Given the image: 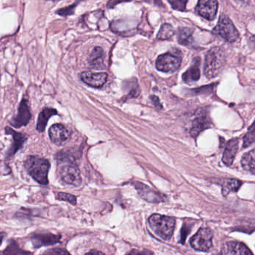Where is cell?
Listing matches in <instances>:
<instances>
[{
  "instance_id": "cell-24",
  "label": "cell",
  "mask_w": 255,
  "mask_h": 255,
  "mask_svg": "<svg viewBox=\"0 0 255 255\" xmlns=\"http://www.w3.org/2000/svg\"><path fill=\"white\" fill-rule=\"evenodd\" d=\"M175 34V30L170 24H163L159 30L157 37L159 40H167L171 38Z\"/></svg>"
},
{
  "instance_id": "cell-3",
  "label": "cell",
  "mask_w": 255,
  "mask_h": 255,
  "mask_svg": "<svg viewBox=\"0 0 255 255\" xmlns=\"http://www.w3.org/2000/svg\"><path fill=\"white\" fill-rule=\"evenodd\" d=\"M226 64L224 51L220 47L210 49L205 56L204 73L208 79H212L220 74Z\"/></svg>"
},
{
  "instance_id": "cell-11",
  "label": "cell",
  "mask_w": 255,
  "mask_h": 255,
  "mask_svg": "<svg viewBox=\"0 0 255 255\" xmlns=\"http://www.w3.org/2000/svg\"><path fill=\"white\" fill-rule=\"evenodd\" d=\"M49 137L51 141L57 145L65 144L70 138V131L61 124L52 125L49 129Z\"/></svg>"
},
{
  "instance_id": "cell-27",
  "label": "cell",
  "mask_w": 255,
  "mask_h": 255,
  "mask_svg": "<svg viewBox=\"0 0 255 255\" xmlns=\"http://www.w3.org/2000/svg\"><path fill=\"white\" fill-rule=\"evenodd\" d=\"M58 200L64 201V202H69L73 205H76V197L68 193H60L58 195Z\"/></svg>"
},
{
  "instance_id": "cell-33",
  "label": "cell",
  "mask_w": 255,
  "mask_h": 255,
  "mask_svg": "<svg viewBox=\"0 0 255 255\" xmlns=\"http://www.w3.org/2000/svg\"><path fill=\"white\" fill-rule=\"evenodd\" d=\"M240 1H247V0H240Z\"/></svg>"
},
{
  "instance_id": "cell-7",
  "label": "cell",
  "mask_w": 255,
  "mask_h": 255,
  "mask_svg": "<svg viewBox=\"0 0 255 255\" xmlns=\"http://www.w3.org/2000/svg\"><path fill=\"white\" fill-rule=\"evenodd\" d=\"M181 59L179 56L170 53L159 55L156 61V67L160 71L170 73L178 70L181 65Z\"/></svg>"
},
{
  "instance_id": "cell-6",
  "label": "cell",
  "mask_w": 255,
  "mask_h": 255,
  "mask_svg": "<svg viewBox=\"0 0 255 255\" xmlns=\"http://www.w3.org/2000/svg\"><path fill=\"white\" fill-rule=\"evenodd\" d=\"M213 237L214 235L211 229L206 228L199 229L190 240V245L197 251H209L213 247Z\"/></svg>"
},
{
  "instance_id": "cell-28",
  "label": "cell",
  "mask_w": 255,
  "mask_h": 255,
  "mask_svg": "<svg viewBox=\"0 0 255 255\" xmlns=\"http://www.w3.org/2000/svg\"><path fill=\"white\" fill-rule=\"evenodd\" d=\"M76 4H72L68 7H64V8L59 9L57 10L56 13L61 15V16H68V15L73 14L74 13V9L76 8Z\"/></svg>"
},
{
  "instance_id": "cell-1",
  "label": "cell",
  "mask_w": 255,
  "mask_h": 255,
  "mask_svg": "<svg viewBox=\"0 0 255 255\" xmlns=\"http://www.w3.org/2000/svg\"><path fill=\"white\" fill-rule=\"evenodd\" d=\"M59 169L60 178L63 182L69 185L79 187L82 184V177L79 168L70 160V156L65 153H59L57 156Z\"/></svg>"
},
{
  "instance_id": "cell-12",
  "label": "cell",
  "mask_w": 255,
  "mask_h": 255,
  "mask_svg": "<svg viewBox=\"0 0 255 255\" xmlns=\"http://www.w3.org/2000/svg\"><path fill=\"white\" fill-rule=\"evenodd\" d=\"M81 78L85 83L93 88H101L107 82L108 75L106 73L86 71L82 73Z\"/></svg>"
},
{
  "instance_id": "cell-16",
  "label": "cell",
  "mask_w": 255,
  "mask_h": 255,
  "mask_svg": "<svg viewBox=\"0 0 255 255\" xmlns=\"http://www.w3.org/2000/svg\"><path fill=\"white\" fill-rule=\"evenodd\" d=\"M239 140L237 139H232L228 142L223 154V162L226 166H230L233 163L238 151Z\"/></svg>"
},
{
  "instance_id": "cell-8",
  "label": "cell",
  "mask_w": 255,
  "mask_h": 255,
  "mask_svg": "<svg viewBox=\"0 0 255 255\" xmlns=\"http://www.w3.org/2000/svg\"><path fill=\"white\" fill-rule=\"evenodd\" d=\"M31 119V109L28 105V100L23 98L19 103L17 115L12 118L10 121V125L16 128H19L22 126H26Z\"/></svg>"
},
{
  "instance_id": "cell-29",
  "label": "cell",
  "mask_w": 255,
  "mask_h": 255,
  "mask_svg": "<svg viewBox=\"0 0 255 255\" xmlns=\"http://www.w3.org/2000/svg\"><path fill=\"white\" fill-rule=\"evenodd\" d=\"M47 253V254H68V253H67V252L64 251V250H53V251L48 252V253Z\"/></svg>"
},
{
  "instance_id": "cell-32",
  "label": "cell",
  "mask_w": 255,
  "mask_h": 255,
  "mask_svg": "<svg viewBox=\"0 0 255 255\" xmlns=\"http://www.w3.org/2000/svg\"><path fill=\"white\" fill-rule=\"evenodd\" d=\"M88 254L94 255V254H103V253H100V252H91V253H88Z\"/></svg>"
},
{
  "instance_id": "cell-23",
  "label": "cell",
  "mask_w": 255,
  "mask_h": 255,
  "mask_svg": "<svg viewBox=\"0 0 255 255\" xmlns=\"http://www.w3.org/2000/svg\"><path fill=\"white\" fill-rule=\"evenodd\" d=\"M242 186V182L236 179H227L223 185V194L227 196L232 192H238Z\"/></svg>"
},
{
  "instance_id": "cell-9",
  "label": "cell",
  "mask_w": 255,
  "mask_h": 255,
  "mask_svg": "<svg viewBox=\"0 0 255 255\" xmlns=\"http://www.w3.org/2000/svg\"><path fill=\"white\" fill-rule=\"evenodd\" d=\"M218 1L217 0H199L196 10L202 17L213 20L217 16Z\"/></svg>"
},
{
  "instance_id": "cell-21",
  "label": "cell",
  "mask_w": 255,
  "mask_h": 255,
  "mask_svg": "<svg viewBox=\"0 0 255 255\" xmlns=\"http://www.w3.org/2000/svg\"><path fill=\"white\" fill-rule=\"evenodd\" d=\"M194 30L193 28H180L178 32V40L180 44L188 46L193 42V34Z\"/></svg>"
},
{
  "instance_id": "cell-25",
  "label": "cell",
  "mask_w": 255,
  "mask_h": 255,
  "mask_svg": "<svg viewBox=\"0 0 255 255\" xmlns=\"http://www.w3.org/2000/svg\"><path fill=\"white\" fill-rule=\"evenodd\" d=\"M253 143H255V121L249 129L246 136H244V147L247 148L250 145H253Z\"/></svg>"
},
{
  "instance_id": "cell-19",
  "label": "cell",
  "mask_w": 255,
  "mask_h": 255,
  "mask_svg": "<svg viewBox=\"0 0 255 255\" xmlns=\"http://www.w3.org/2000/svg\"><path fill=\"white\" fill-rule=\"evenodd\" d=\"M58 114L56 109H52V108H44L39 115L38 120H37V130L40 133L44 131L46 128V124L49 118L52 115H55Z\"/></svg>"
},
{
  "instance_id": "cell-13",
  "label": "cell",
  "mask_w": 255,
  "mask_h": 255,
  "mask_svg": "<svg viewBox=\"0 0 255 255\" xmlns=\"http://www.w3.org/2000/svg\"><path fill=\"white\" fill-rule=\"evenodd\" d=\"M33 247L35 249L40 248L46 246L54 245L59 242L61 240L60 235H52V234H34L31 238Z\"/></svg>"
},
{
  "instance_id": "cell-22",
  "label": "cell",
  "mask_w": 255,
  "mask_h": 255,
  "mask_svg": "<svg viewBox=\"0 0 255 255\" xmlns=\"http://www.w3.org/2000/svg\"><path fill=\"white\" fill-rule=\"evenodd\" d=\"M241 165L246 171L255 173V149L244 154L241 160Z\"/></svg>"
},
{
  "instance_id": "cell-17",
  "label": "cell",
  "mask_w": 255,
  "mask_h": 255,
  "mask_svg": "<svg viewBox=\"0 0 255 255\" xmlns=\"http://www.w3.org/2000/svg\"><path fill=\"white\" fill-rule=\"evenodd\" d=\"M136 188L139 196L147 202H161L163 200V197L160 195L153 191L152 190L141 184V183H137Z\"/></svg>"
},
{
  "instance_id": "cell-15",
  "label": "cell",
  "mask_w": 255,
  "mask_h": 255,
  "mask_svg": "<svg viewBox=\"0 0 255 255\" xmlns=\"http://www.w3.org/2000/svg\"><path fill=\"white\" fill-rule=\"evenodd\" d=\"M200 58H194L190 68L183 74L182 79L186 83L191 84L200 78Z\"/></svg>"
},
{
  "instance_id": "cell-4",
  "label": "cell",
  "mask_w": 255,
  "mask_h": 255,
  "mask_svg": "<svg viewBox=\"0 0 255 255\" xmlns=\"http://www.w3.org/2000/svg\"><path fill=\"white\" fill-rule=\"evenodd\" d=\"M148 224L156 235L164 241H168L173 235L175 220L166 216L153 214L148 219Z\"/></svg>"
},
{
  "instance_id": "cell-30",
  "label": "cell",
  "mask_w": 255,
  "mask_h": 255,
  "mask_svg": "<svg viewBox=\"0 0 255 255\" xmlns=\"http://www.w3.org/2000/svg\"><path fill=\"white\" fill-rule=\"evenodd\" d=\"M250 42H251L252 46L255 48V35L250 38Z\"/></svg>"
},
{
  "instance_id": "cell-20",
  "label": "cell",
  "mask_w": 255,
  "mask_h": 255,
  "mask_svg": "<svg viewBox=\"0 0 255 255\" xmlns=\"http://www.w3.org/2000/svg\"><path fill=\"white\" fill-rule=\"evenodd\" d=\"M210 121L206 115L202 114L200 116L198 117L193 121V127H192L190 133L193 137L197 136L202 130L209 127Z\"/></svg>"
},
{
  "instance_id": "cell-5",
  "label": "cell",
  "mask_w": 255,
  "mask_h": 255,
  "mask_svg": "<svg viewBox=\"0 0 255 255\" xmlns=\"http://www.w3.org/2000/svg\"><path fill=\"white\" fill-rule=\"evenodd\" d=\"M213 32L218 34L230 43L236 41L239 37V33L233 22L229 19V16L225 14L220 16L217 25L213 30Z\"/></svg>"
},
{
  "instance_id": "cell-2",
  "label": "cell",
  "mask_w": 255,
  "mask_h": 255,
  "mask_svg": "<svg viewBox=\"0 0 255 255\" xmlns=\"http://www.w3.org/2000/svg\"><path fill=\"white\" fill-rule=\"evenodd\" d=\"M25 170L28 175L42 185H47L48 173L50 169V163L46 159L34 156L27 157L24 163Z\"/></svg>"
},
{
  "instance_id": "cell-26",
  "label": "cell",
  "mask_w": 255,
  "mask_h": 255,
  "mask_svg": "<svg viewBox=\"0 0 255 255\" xmlns=\"http://www.w3.org/2000/svg\"><path fill=\"white\" fill-rule=\"evenodd\" d=\"M168 1L172 5V8L180 11H184L185 10L188 0H168Z\"/></svg>"
},
{
  "instance_id": "cell-14",
  "label": "cell",
  "mask_w": 255,
  "mask_h": 255,
  "mask_svg": "<svg viewBox=\"0 0 255 255\" xmlns=\"http://www.w3.org/2000/svg\"><path fill=\"white\" fill-rule=\"evenodd\" d=\"M222 254L250 255H253V253L244 244L235 242V241H231L225 244Z\"/></svg>"
},
{
  "instance_id": "cell-10",
  "label": "cell",
  "mask_w": 255,
  "mask_h": 255,
  "mask_svg": "<svg viewBox=\"0 0 255 255\" xmlns=\"http://www.w3.org/2000/svg\"><path fill=\"white\" fill-rule=\"evenodd\" d=\"M4 130H5L6 134L10 135L13 138V142L6 152V158L10 159L12 158L15 154L23 146L24 143L28 139V136L25 134L14 131L8 127H6Z\"/></svg>"
},
{
  "instance_id": "cell-18",
  "label": "cell",
  "mask_w": 255,
  "mask_h": 255,
  "mask_svg": "<svg viewBox=\"0 0 255 255\" xmlns=\"http://www.w3.org/2000/svg\"><path fill=\"white\" fill-rule=\"evenodd\" d=\"M105 52L101 47L94 48L88 58V63L91 67L94 69H103L105 67L104 64Z\"/></svg>"
},
{
  "instance_id": "cell-31",
  "label": "cell",
  "mask_w": 255,
  "mask_h": 255,
  "mask_svg": "<svg viewBox=\"0 0 255 255\" xmlns=\"http://www.w3.org/2000/svg\"><path fill=\"white\" fill-rule=\"evenodd\" d=\"M4 234L0 233V246L1 245V243H2L3 238H4Z\"/></svg>"
}]
</instances>
